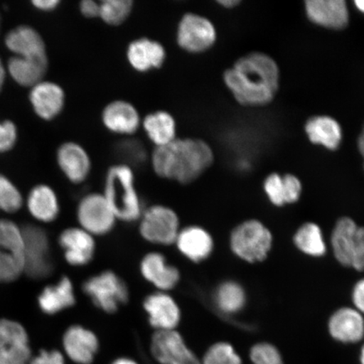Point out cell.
I'll return each mask as SVG.
<instances>
[{"label":"cell","instance_id":"1","mask_svg":"<svg viewBox=\"0 0 364 364\" xmlns=\"http://www.w3.org/2000/svg\"><path fill=\"white\" fill-rule=\"evenodd\" d=\"M227 88L242 106L269 104L279 86V70L273 59L262 53L247 54L224 73Z\"/></svg>","mask_w":364,"mask_h":364},{"label":"cell","instance_id":"2","mask_svg":"<svg viewBox=\"0 0 364 364\" xmlns=\"http://www.w3.org/2000/svg\"><path fill=\"white\" fill-rule=\"evenodd\" d=\"M215 161V154L206 141L177 138L166 146L154 148L150 164L161 178L185 185L201 177Z\"/></svg>","mask_w":364,"mask_h":364},{"label":"cell","instance_id":"3","mask_svg":"<svg viewBox=\"0 0 364 364\" xmlns=\"http://www.w3.org/2000/svg\"><path fill=\"white\" fill-rule=\"evenodd\" d=\"M103 195L115 213L117 220L139 221L144 208L136 188L132 167L118 163L108 168L105 176Z\"/></svg>","mask_w":364,"mask_h":364},{"label":"cell","instance_id":"4","mask_svg":"<svg viewBox=\"0 0 364 364\" xmlns=\"http://www.w3.org/2000/svg\"><path fill=\"white\" fill-rule=\"evenodd\" d=\"M229 244L232 253L241 261L250 264L260 263L269 256L273 235L263 222L250 218L232 230Z\"/></svg>","mask_w":364,"mask_h":364},{"label":"cell","instance_id":"5","mask_svg":"<svg viewBox=\"0 0 364 364\" xmlns=\"http://www.w3.org/2000/svg\"><path fill=\"white\" fill-rule=\"evenodd\" d=\"M83 291L95 307L107 314L119 311L129 299L125 281L110 270L90 277L85 281Z\"/></svg>","mask_w":364,"mask_h":364},{"label":"cell","instance_id":"6","mask_svg":"<svg viewBox=\"0 0 364 364\" xmlns=\"http://www.w3.org/2000/svg\"><path fill=\"white\" fill-rule=\"evenodd\" d=\"M139 221L143 239L161 247L175 244L181 229L178 215L166 205H152L144 209Z\"/></svg>","mask_w":364,"mask_h":364},{"label":"cell","instance_id":"7","mask_svg":"<svg viewBox=\"0 0 364 364\" xmlns=\"http://www.w3.org/2000/svg\"><path fill=\"white\" fill-rule=\"evenodd\" d=\"M176 41L178 47L186 53H203L215 46L217 31L208 18L188 12L181 16L177 25Z\"/></svg>","mask_w":364,"mask_h":364},{"label":"cell","instance_id":"8","mask_svg":"<svg viewBox=\"0 0 364 364\" xmlns=\"http://www.w3.org/2000/svg\"><path fill=\"white\" fill-rule=\"evenodd\" d=\"M24 239V273L33 279H43L51 274L53 264L47 233L38 225L21 228Z\"/></svg>","mask_w":364,"mask_h":364},{"label":"cell","instance_id":"9","mask_svg":"<svg viewBox=\"0 0 364 364\" xmlns=\"http://www.w3.org/2000/svg\"><path fill=\"white\" fill-rule=\"evenodd\" d=\"M77 220L81 229L94 237L110 233L117 221L102 193H90L80 199L77 207Z\"/></svg>","mask_w":364,"mask_h":364},{"label":"cell","instance_id":"10","mask_svg":"<svg viewBox=\"0 0 364 364\" xmlns=\"http://www.w3.org/2000/svg\"><path fill=\"white\" fill-rule=\"evenodd\" d=\"M150 352L159 364H202L176 330L154 331Z\"/></svg>","mask_w":364,"mask_h":364},{"label":"cell","instance_id":"11","mask_svg":"<svg viewBox=\"0 0 364 364\" xmlns=\"http://www.w3.org/2000/svg\"><path fill=\"white\" fill-rule=\"evenodd\" d=\"M143 307L154 331L176 330L181 320L178 303L167 292L156 291L146 296Z\"/></svg>","mask_w":364,"mask_h":364},{"label":"cell","instance_id":"12","mask_svg":"<svg viewBox=\"0 0 364 364\" xmlns=\"http://www.w3.org/2000/svg\"><path fill=\"white\" fill-rule=\"evenodd\" d=\"M7 48L21 61L48 66V58L42 36L29 26H19L9 33Z\"/></svg>","mask_w":364,"mask_h":364},{"label":"cell","instance_id":"13","mask_svg":"<svg viewBox=\"0 0 364 364\" xmlns=\"http://www.w3.org/2000/svg\"><path fill=\"white\" fill-rule=\"evenodd\" d=\"M331 338L341 344H357L364 339V316L353 306L336 309L327 321Z\"/></svg>","mask_w":364,"mask_h":364},{"label":"cell","instance_id":"14","mask_svg":"<svg viewBox=\"0 0 364 364\" xmlns=\"http://www.w3.org/2000/svg\"><path fill=\"white\" fill-rule=\"evenodd\" d=\"M102 122L110 133L130 136L140 129L142 117L134 104L124 100H115L103 108Z\"/></svg>","mask_w":364,"mask_h":364},{"label":"cell","instance_id":"15","mask_svg":"<svg viewBox=\"0 0 364 364\" xmlns=\"http://www.w3.org/2000/svg\"><path fill=\"white\" fill-rule=\"evenodd\" d=\"M139 270L141 275L157 291L169 292L178 285L181 273L176 267L167 261L165 255L149 252L141 260Z\"/></svg>","mask_w":364,"mask_h":364},{"label":"cell","instance_id":"16","mask_svg":"<svg viewBox=\"0 0 364 364\" xmlns=\"http://www.w3.org/2000/svg\"><path fill=\"white\" fill-rule=\"evenodd\" d=\"M66 262L73 267H84L92 262L97 245L93 235L80 227L68 228L58 237Z\"/></svg>","mask_w":364,"mask_h":364},{"label":"cell","instance_id":"17","mask_svg":"<svg viewBox=\"0 0 364 364\" xmlns=\"http://www.w3.org/2000/svg\"><path fill=\"white\" fill-rule=\"evenodd\" d=\"M167 53L161 43L149 38H136L127 46L126 58L129 65L139 73L159 70L166 63Z\"/></svg>","mask_w":364,"mask_h":364},{"label":"cell","instance_id":"18","mask_svg":"<svg viewBox=\"0 0 364 364\" xmlns=\"http://www.w3.org/2000/svg\"><path fill=\"white\" fill-rule=\"evenodd\" d=\"M63 350L71 361L91 364L99 351L100 341L93 331L80 325L68 327L63 336Z\"/></svg>","mask_w":364,"mask_h":364},{"label":"cell","instance_id":"19","mask_svg":"<svg viewBox=\"0 0 364 364\" xmlns=\"http://www.w3.org/2000/svg\"><path fill=\"white\" fill-rule=\"evenodd\" d=\"M175 245L182 256L194 263L206 261L215 250L213 236L206 229L198 225L182 228Z\"/></svg>","mask_w":364,"mask_h":364},{"label":"cell","instance_id":"20","mask_svg":"<svg viewBox=\"0 0 364 364\" xmlns=\"http://www.w3.org/2000/svg\"><path fill=\"white\" fill-rule=\"evenodd\" d=\"M57 159L59 167L72 183L81 184L89 178L92 161L87 150L80 144L75 142L62 144L58 150Z\"/></svg>","mask_w":364,"mask_h":364},{"label":"cell","instance_id":"21","mask_svg":"<svg viewBox=\"0 0 364 364\" xmlns=\"http://www.w3.org/2000/svg\"><path fill=\"white\" fill-rule=\"evenodd\" d=\"M306 8L309 19L318 26L341 30L348 25L349 14L343 0H309Z\"/></svg>","mask_w":364,"mask_h":364},{"label":"cell","instance_id":"22","mask_svg":"<svg viewBox=\"0 0 364 364\" xmlns=\"http://www.w3.org/2000/svg\"><path fill=\"white\" fill-rule=\"evenodd\" d=\"M34 110L44 120H52L63 111L65 102V91L53 82H42L33 86L30 95Z\"/></svg>","mask_w":364,"mask_h":364},{"label":"cell","instance_id":"23","mask_svg":"<svg viewBox=\"0 0 364 364\" xmlns=\"http://www.w3.org/2000/svg\"><path fill=\"white\" fill-rule=\"evenodd\" d=\"M38 306L46 315L53 316L75 306L76 296L74 284L65 276L57 284L46 287L38 299Z\"/></svg>","mask_w":364,"mask_h":364},{"label":"cell","instance_id":"24","mask_svg":"<svg viewBox=\"0 0 364 364\" xmlns=\"http://www.w3.org/2000/svg\"><path fill=\"white\" fill-rule=\"evenodd\" d=\"M358 225L353 218L344 216L339 218L332 229L331 248L340 265L351 268L352 255Z\"/></svg>","mask_w":364,"mask_h":364},{"label":"cell","instance_id":"25","mask_svg":"<svg viewBox=\"0 0 364 364\" xmlns=\"http://www.w3.org/2000/svg\"><path fill=\"white\" fill-rule=\"evenodd\" d=\"M142 129L156 148L166 146L177 139V124L174 116L167 111L149 112L142 118Z\"/></svg>","mask_w":364,"mask_h":364},{"label":"cell","instance_id":"26","mask_svg":"<svg viewBox=\"0 0 364 364\" xmlns=\"http://www.w3.org/2000/svg\"><path fill=\"white\" fill-rule=\"evenodd\" d=\"M213 301L217 311L223 316H234L247 306V291L237 281H223L213 291Z\"/></svg>","mask_w":364,"mask_h":364},{"label":"cell","instance_id":"27","mask_svg":"<svg viewBox=\"0 0 364 364\" xmlns=\"http://www.w3.org/2000/svg\"><path fill=\"white\" fill-rule=\"evenodd\" d=\"M31 215L36 220L51 223L56 220L60 212V206L55 192L48 186H35L27 200Z\"/></svg>","mask_w":364,"mask_h":364},{"label":"cell","instance_id":"28","mask_svg":"<svg viewBox=\"0 0 364 364\" xmlns=\"http://www.w3.org/2000/svg\"><path fill=\"white\" fill-rule=\"evenodd\" d=\"M306 132L313 144H321L331 150L338 149L343 139L338 122L330 117L311 118L306 125Z\"/></svg>","mask_w":364,"mask_h":364},{"label":"cell","instance_id":"29","mask_svg":"<svg viewBox=\"0 0 364 364\" xmlns=\"http://www.w3.org/2000/svg\"><path fill=\"white\" fill-rule=\"evenodd\" d=\"M293 241L295 247L309 257H325L328 250L324 234L316 223L306 222L300 225L295 231Z\"/></svg>","mask_w":364,"mask_h":364},{"label":"cell","instance_id":"30","mask_svg":"<svg viewBox=\"0 0 364 364\" xmlns=\"http://www.w3.org/2000/svg\"><path fill=\"white\" fill-rule=\"evenodd\" d=\"M24 273V250L0 244V283H11Z\"/></svg>","mask_w":364,"mask_h":364},{"label":"cell","instance_id":"31","mask_svg":"<svg viewBox=\"0 0 364 364\" xmlns=\"http://www.w3.org/2000/svg\"><path fill=\"white\" fill-rule=\"evenodd\" d=\"M134 6L132 0H103L100 1L99 18L108 26H119L129 20Z\"/></svg>","mask_w":364,"mask_h":364},{"label":"cell","instance_id":"32","mask_svg":"<svg viewBox=\"0 0 364 364\" xmlns=\"http://www.w3.org/2000/svg\"><path fill=\"white\" fill-rule=\"evenodd\" d=\"M29 345L28 335L19 322L0 320V351H7Z\"/></svg>","mask_w":364,"mask_h":364},{"label":"cell","instance_id":"33","mask_svg":"<svg viewBox=\"0 0 364 364\" xmlns=\"http://www.w3.org/2000/svg\"><path fill=\"white\" fill-rule=\"evenodd\" d=\"M202 364H243L234 346L227 341H218L208 348Z\"/></svg>","mask_w":364,"mask_h":364},{"label":"cell","instance_id":"34","mask_svg":"<svg viewBox=\"0 0 364 364\" xmlns=\"http://www.w3.org/2000/svg\"><path fill=\"white\" fill-rule=\"evenodd\" d=\"M249 358L252 364H285L279 349L267 341L254 344L250 349Z\"/></svg>","mask_w":364,"mask_h":364},{"label":"cell","instance_id":"35","mask_svg":"<svg viewBox=\"0 0 364 364\" xmlns=\"http://www.w3.org/2000/svg\"><path fill=\"white\" fill-rule=\"evenodd\" d=\"M23 199L19 191L6 176L0 175V210L16 213L22 207Z\"/></svg>","mask_w":364,"mask_h":364},{"label":"cell","instance_id":"36","mask_svg":"<svg viewBox=\"0 0 364 364\" xmlns=\"http://www.w3.org/2000/svg\"><path fill=\"white\" fill-rule=\"evenodd\" d=\"M263 188L273 206L277 208L286 206L283 176L277 173L268 176L264 181Z\"/></svg>","mask_w":364,"mask_h":364},{"label":"cell","instance_id":"37","mask_svg":"<svg viewBox=\"0 0 364 364\" xmlns=\"http://www.w3.org/2000/svg\"><path fill=\"white\" fill-rule=\"evenodd\" d=\"M118 151L126 161L124 164L129 166L131 163H143L147 158L143 144L138 140L126 139L120 144Z\"/></svg>","mask_w":364,"mask_h":364},{"label":"cell","instance_id":"38","mask_svg":"<svg viewBox=\"0 0 364 364\" xmlns=\"http://www.w3.org/2000/svg\"><path fill=\"white\" fill-rule=\"evenodd\" d=\"M285 204L290 205L299 202L301 198L303 186L297 176L291 174L283 176Z\"/></svg>","mask_w":364,"mask_h":364},{"label":"cell","instance_id":"39","mask_svg":"<svg viewBox=\"0 0 364 364\" xmlns=\"http://www.w3.org/2000/svg\"><path fill=\"white\" fill-rule=\"evenodd\" d=\"M351 268L364 272V226H358L352 255Z\"/></svg>","mask_w":364,"mask_h":364},{"label":"cell","instance_id":"40","mask_svg":"<svg viewBox=\"0 0 364 364\" xmlns=\"http://www.w3.org/2000/svg\"><path fill=\"white\" fill-rule=\"evenodd\" d=\"M31 351L29 346L10 352H0V364H30Z\"/></svg>","mask_w":364,"mask_h":364},{"label":"cell","instance_id":"41","mask_svg":"<svg viewBox=\"0 0 364 364\" xmlns=\"http://www.w3.org/2000/svg\"><path fill=\"white\" fill-rule=\"evenodd\" d=\"M16 140V127L11 121L0 124V152L10 150Z\"/></svg>","mask_w":364,"mask_h":364},{"label":"cell","instance_id":"42","mask_svg":"<svg viewBox=\"0 0 364 364\" xmlns=\"http://www.w3.org/2000/svg\"><path fill=\"white\" fill-rule=\"evenodd\" d=\"M30 364H65V360L63 355L58 350H52V351L43 350L31 361Z\"/></svg>","mask_w":364,"mask_h":364},{"label":"cell","instance_id":"43","mask_svg":"<svg viewBox=\"0 0 364 364\" xmlns=\"http://www.w3.org/2000/svg\"><path fill=\"white\" fill-rule=\"evenodd\" d=\"M353 307L364 316V277L358 280L351 293Z\"/></svg>","mask_w":364,"mask_h":364},{"label":"cell","instance_id":"44","mask_svg":"<svg viewBox=\"0 0 364 364\" xmlns=\"http://www.w3.org/2000/svg\"><path fill=\"white\" fill-rule=\"evenodd\" d=\"M80 11L82 16L88 19H95L100 16V2L95 0H83L80 3Z\"/></svg>","mask_w":364,"mask_h":364},{"label":"cell","instance_id":"45","mask_svg":"<svg viewBox=\"0 0 364 364\" xmlns=\"http://www.w3.org/2000/svg\"><path fill=\"white\" fill-rule=\"evenodd\" d=\"M33 6L43 11H51L56 9L60 1L59 0H35Z\"/></svg>","mask_w":364,"mask_h":364},{"label":"cell","instance_id":"46","mask_svg":"<svg viewBox=\"0 0 364 364\" xmlns=\"http://www.w3.org/2000/svg\"><path fill=\"white\" fill-rule=\"evenodd\" d=\"M218 3L220 4L223 7L226 9H232L237 6L240 1V0H220V1H218Z\"/></svg>","mask_w":364,"mask_h":364},{"label":"cell","instance_id":"47","mask_svg":"<svg viewBox=\"0 0 364 364\" xmlns=\"http://www.w3.org/2000/svg\"><path fill=\"white\" fill-rule=\"evenodd\" d=\"M111 364H139L138 362L134 360L133 358H118L115 359Z\"/></svg>","mask_w":364,"mask_h":364},{"label":"cell","instance_id":"48","mask_svg":"<svg viewBox=\"0 0 364 364\" xmlns=\"http://www.w3.org/2000/svg\"><path fill=\"white\" fill-rule=\"evenodd\" d=\"M4 79H6V71H4L1 59H0V90H1L3 87Z\"/></svg>","mask_w":364,"mask_h":364},{"label":"cell","instance_id":"49","mask_svg":"<svg viewBox=\"0 0 364 364\" xmlns=\"http://www.w3.org/2000/svg\"><path fill=\"white\" fill-rule=\"evenodd\" d=\"M358 147L359 152L361 153V154L364 159V138L361 135H360V136H359L358 140Z\"/></svg>","mask_w":364,"mask_h":364},{"label":"cell","instance_id":"50","mask_svg":"<svg viewBox=\"0 0 364 364\" xmlns=\"http://www.w3.org/2000/svg\"><path fill=\"white\" fill-rule=\"evenodd\" d=\"M355 4H356L359 11L364 13V0H357V1H355Z\"/></svg>","mask_w":364,"mask_h":364},{"label":"cell","instance_id":"51","mask_svg":"<svg viewBox=\"0 0 364 364\" xmlns=\"http://www.w3.org/2000/svg\"><path fill=\"white\" fill-rule=\"evenodd\" d=\"M359 363L364 364V343L362 345L360 353H359Z\"/></svg>","mask_w":364,"mask_h":364},{"label":"cell","instance_id":"52","mask_svg":"<svg viewBox=\"0 0 364 364\" xmlns=\"http://www.w3.org/2000/svg\"><path fill=\"white\" fill-rule=\"evenodd\" d=\"M361 136H363V138H364V126H363V133H362Z\"/></svg>","mask_w":364,"mask_h":364}]
</instances>
